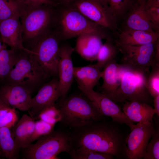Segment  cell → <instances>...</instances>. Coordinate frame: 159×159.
Returning <instances> with one entry per match:
<instances>
[{
    "label": "cell",
    "instance_id": "obj_39",
    "mask_svg": "<svg viewBox=\"0 0 159 159\" xmlns=\"http://www.w3.org/2000/svg\"><path fill=\"white\" fill-rule=\"evenodd\" d=\"M74 0H52L55 5H67Z\"/></svg>",
    "mask_w": 159,
    "mask_h": 159
},
{
    "label": "cell",
    "instance_id": "obj_38",
    "mask_svg": "<svg viewBox=\"0 0 159 159\" xmlns=\"http://www.w3.org/2000/svg\"><path fill=\"white\" fill-rule=\"evenodd\" d=\"M153 105L155 114L159 115V95L153 98Z\"/></svg>",
    "mask_w": 159,
    "mask_h": 159
},
{
    "label": "cell",
    "instance_id": "obj_40",
    "mask_svg": "<svg viewBox=\"0 0 159 159\" xmlns=\"http://www.w3.org/2000/svg\"><path fill=\"white\" fill-rule=\"evenodd\" d=\"M135 2H145L147 1L148 0H135Z\"/></svg>",
    "mask_w": 159,
    "mask_h": 159
},
{
    "label": "cell",
    "instance_id": "obj_10",
    "mask_svg": "<svg viewBox=\"0 0 159 159\" xmlns=\"http://www.w3.org/2000/svg\"><path fill=\"white\" fill-rule=\"evenodd\" d=\"M156 41L138 46L123 44L115 41V44L122 55V64L148 72L151 67L155 63V50Z\"/></svg>",
    "mask_w": 159,
    "mask_h": 159
},
{
    "label": "cell",
    "instance_id": "obj_23",
    "mask_svg": "<svg viewBox=\"0 0 159 159\" xmlns=\"http://www.w3.org/2000/svg\"><path fill=\"white\" fill-rule=\"evenodd\" d=\"M102 74V71L95 64L74 67V77L77 82L78 87L93 90L98 83Z\"/></svg>",
    "mask_w": 159,
    "mask_h": 159
},
{
    "label": "cell",
    "instance_id": "obj_4",
    "mask_svg": "<svg viewBox=\"0 0 159 159\" xmlns=\"http://www.w3.org/2000/svg\"><path fill=\"white\" fill-rule=\"evenodd\" d=\"M50 78L39 66L30 50H22L18 52L14 66L1 84L19 86L31 94L38 91Z\"/></svg>",
    "mask_w": 159,
    "mask_h": 159
},
{
    "label": "cell",
    "instance_id": "obj_33",
    "mask_svg": "<svg viewBox=\"0 0 159 159\" xmlns=\"http://www.w3.org/2000/svg\"><path fill=\"white\" fill-rule=\"evenodd\" d=\"M145 8L148 19L155 31L159 32V0H152L148 4L145 3Z\"/></svg>",
    "mask_w": 159,
    "mask_h": 159
},
{
    "label": "cell",
    "instance_id": "obj_7",
    "mask_svg": "<svg viewBox=\"0 0 159 159\" xmlns=\"http://www.w3.org/2000/svg\"><path fill=\"white\" fill-rule=\"evenodd\" d=\"M62 41L60 34L54 25L30 50L39 66L50 77H58L59 50Z\"/></svg>",
    "mask_w": 159,
    "mask_h": 159
},
{
    "label": "cell",
    "instance_id": "obj_37",
    "mask_svg": "<svg viewBox=\"0 0 159 159\" xmlns=\"http://www.w3.org/2000/svg\"><path fill=\"white\" fill-rule=\"evenodd\" d=\"M154 59L155 63L159 64V39L157 40L156 42Z\"/></svg>",
    "mask_w": 159,
    "mask_h": 159
},
{
    "label": "cell",
    "instance_id": "obj_21",
    "mask_svg": "<svg viewBox=\"0 0 159 159\" xmlns=\"http://www.w3.org/2000/svg\"><path fill=\"white\" fill-rule=\"evenodd\" d=\"M29 115L24 114L11 128L17 147L25 149L32 143L31 139L35 125V121Z\"/></svg>",
    "mask_w": 159,
    "mask_h": 159
},
{
    "label": "cell",
    "instance_id": "obj_15",
    "mask_svg": "<svg viewBox=\"0 0 159 159\" xmlns=\"http://www.w3.org/2000/svg\"><path fill=\"white\" fill-rule=\"evenodd\" d=\"M103 39L112 40L109 34L99 32L82 34L77 37L74 50L85 60L94 61L97 60Z\"/></svg>",
    "mask_w": 159,
    "mask_h": 159
},
{
    "label": "cell",
    "instance_id": "obj_45",
    "mask_svg": "<svg viewBox=\"0 0 159 159\" xmlns=\"http://www.w3.org/2000/svg\"></svg>",
    "mask_w": 159,
    "mask_h": 159
},
{
    "label": "cell",
    "instance_id": "obj_32",
    "mask_svg": "<svg viewBox=\"0 0 159 159\" xmlns=\"http://www.w3.org/2000/svg\"><path fill=\"white\" fill-rule=\"evenodd\" d=\"M62 117L55 104L44 109L38 115L37 119L41 120L47 123L54 125L60 121Z\"/></svg>",
    "mask_w": 159,
    "mask_h": 159
},
{
    "label": "cell",
    "instance_id": "obj_22",
    "mask_svg": "<svg viewBox=\"0 0 159 159\" xmlns=\"http://www.w3.org/2000/svg\"><path fill=\"white\" fill-rule=\"evenodd\" d=\"M124 102L123 112L131 121L143 124L153 122L155 112L151 105L138 101Z\"/></svg>",
    "mask_w": 159,
    "mask_h": 159
},
{
    "label": "cell",
    "instance_id": "obj_30",
    "mask_svg": "<svg viewBox=\"0 0 159 159\" xmlns=\"http://www.w3.org/2000/svg\"><path fill=\"white\" fill-rule=\"evenodd\" d=\"M147 76L148 90L153 98L159 95V64H154Z\"/></svg>",
    "mask_w": 159,
    "mask_h": 159
},
{
    "label": "cell",
    "instance_id": "obj_18",
    "mask_svg": "<svg viewBox=\"0 0 159 159\" xmlns=\"http://www.w3.org/2000/svg\"><path fill=\"white\" fill-rule=\"evenodd\" d=\"M125 67L114 59L106 65L102 71L103 82L101 93L113 101Z\"/></svg>",
    "mask_w": 159,
    "mask_h": 159
},
{
    "label": "cell",
    "instance_id": "obj_19",
    "mask_svg": "<svg viewBox=\"0 0 159 159\" xmlns=\"http://www.w3.org/2000/svg\"><path fill=\"white\" fill-rule=\"evenodd\" d=\"M145 3L138 2L134 3L124 17L123 28L155 31L147 16Z\"/></svg>",
    "mask_w": 159,
    "mask_h": 159
},
{
    "label": "cell",
    "instance_id": "obj_29",
    "mask_svg": "<svg viewBox=\"0 0 159 159\" xmlns=\"http://www.w3.org/2000/svg\"><path fill=\"white\" fill-rule=\"evenodd\" d=\"M18 117L16 109L5 103L0 97V128H11L17 122Z\"/></svg>",
    "mask_w": 159,
    "mask_h": 159
},
{
    "label": "cell",
    "instance_id": "obj_31",
    "mask_svg": "<svg viewBox=\"0 0 159 159\" xmlns=\"http://www.w3.org/2000/svg\"><path fill=\"white\" fill-rule=\"evenodd\" d=\"M118 19L124 17L133 4L134 0H105Z\"/></svg>",
    "mask_w": 159,
    "mask_h": 159
},
{
    "label": "cell",
    "instance_id": "obj_25",
    "mask_svg": "<svg viewBox=\"0 0 159 159\" xmlns=\"http://www.w3.org/2000/svg\"><path fill=\"white\" fill-rule=\"evenodd\" d=\"M18 57V52L3 44L0 50V85L8 76L15 64Z\"/></svg>",
    "mask_w": 159,
    "mask_h": 159
},
{
    "label": "cell",
    "instance_id": "obj_13",
    "mask_svg": "<svg viewBox=\"0 0 159 159\" xmlns=\"http://www.w3.org/2000/svg\"><path fill=\"white\" fill-rule=\"evenodd\" d=\"M78 88L96 106L104 116L110 117L115 122L126 124L131 130L134 128L135 124L127 116L115 102L101 93L93 90Z\"/></svg>",
    "mask_w": 159,
    "mask_h": 159
},
{
    "label": "cell",
    "instance_id": "obj_44",
    "mask_svg": "<svg viewBox=\"0 0 159 159\" xmlns=\"http://www.w3.org/2000/svg\"><path fill=\"white\" fill-rule=\"evenodd\" d=\"M0 39H1V38H0Z\"/></svg>",
    "mask_w": 159,
    "mask_h": 159
},
{
    "label": "cell",
    "instance_id": "obj_36",
    "mask_svg": "<svg viewBox=\"0 0 159 159\" xmlns=\"http://www.w3.org/2000/svg\"><path fill=\"white\" fill-rule=\"evenodd\" d=\"M23 5L34 4L54 3L52 0H14Z\"/></svg>",
    "mask_w": 159,
    "mask_h": 159
},
{
    "label": "cell",
    "instance_id": "obj_43",
    "mask_svg": "<svg viewBox=\"0 0 159 159\" xmlns=\"http://www.w3.org/2000/svg\"><path fill=\"white\" fill-rule=\"evenodd\" d=\"M152 0H148L146 2V4H148L150 3Z\"/></svg>",
    "mask_w": 159,
    "mask_h": 159
},
{
    "label": "cell",
    "instance_id": "obj_2",
    "mask_svg": "<svg viewBox=\"0 0 159 159\" xmlns=\"http://www.w3.org/2000/svg\"><path fill=\"white\" fill-rule=\"evenodd\" d=\"M56 7L54 3L24 5L19 17L23 44L32 49L40 39L54 25Z\"/></svg>",
    "mask_w": 159,
    "mask_h": 159
},
{
    "label": "cell",
    "instance_id": "obj_14",
    "mask_svg": "<svg viewBox=\"0 0 159 159\" xmlns=\"http://www.w3.org/2000/svg\"><path fill=\"white\" fill-rule=\"evenodd\" d=\"M74 48L68 43L61 44L59 50L60 59L58 67V77L61 96H66L73 81L74 67L72 59Z\"/></svg>",
    "mask_w": 159,
    "mask_h": 159
},
{
    "label": "cell",
    "instance_id": "obj_8",
    "mask_svg": "<svg viewBox=\"0 0 159 159\" xmlns=\"http://www.w3.org/2000/svg\"><path fill=\"white\" fill-rule=\"evenodd\" d=\"M149 72L125 66L114 102L138 101L151 105L153 104V98L147 86Z\"/></svg>",
    "mask_w": 159,
    "mask_h": 159
},
{
    "label": "cell",
    "instance_id": "obj_35",
    "mask_svg": "<svg viewBox=\"0 0 159 159\" xmlns=\"http://www.w3.org/2000/svg\"><path fill=\"white\" fill-rule=\"evenodd\" d=\"M54 125L40 119L35 122L34 130L31 139L32 143L39 137L50 132L53 130Z\"/></svg>",
    "mask_w": 159,
    "mask_h": 159
},
{
    "label": "cell",
    "instance_id": "obj_12",
    "mask_svg": "<svg viewBox=\"0 0 159 159\" xmlns=\"http://www.w3.org/2000/svg\"><path fill=\"white\" fill-rule=\"evenodd\" d=\"M61 96L58 78L53 77L44 84L32 97L27 110L29 116L34 120L37 119L41 112L45 108L55 104Z\"/></svg>",
    "mask_w": 159,
    "mask_h": 159
},
{
    "label": "cell",
    "instance_id": "obj_6",
    "mask_svg": "<svg viewBox=\"0 0 159 159\" xmlns=\"http://www.w3.org/2000/svg\"><path fill=\"white\" fill-rule=\"evenodd\" d=\"M37 140L24 149L23 159H56L59 154L68 153L72 148L70 132L64 129L53 130Z\"/></svg>",
    "mask_w": 159,
    "mask_h": 159
},
{
    "label": "cell",
    "instance_id": "obj_5",
    "mask_svg": "<svg viewBox=\"0 0 159 159\" xmlns=\"http://www.w3.org/2000/svg\"><path fill=\"white\" fill-rule=\"evenodd\" d=\"M54 26L62 41L85 33L97 32L108 34L107 30L68 5H55Z\"/></svg>",
    "mask_w": 159,
    "mask_h": 159
},
{
    "label": "cell",
    "instance_id": "obj_28",
    "mask_svg": "<svg viewBox=\"0 0 159 159\" xmlns=\"http://www.w3.org/2000/svg\"><path fill=\"white\" fill-rule=\"evenodd\" d=\"M73 159H112V155L87 148H72L68 153Z\"/></svg>",
    "mask_w": 159,
    "mask_h": 159
},
{
    "label": "cell",
    "instance_id": "obj_26",
    "mask_svg": "<svg viewBox=\"0 0 159 159\" xmlns=\"http://www.w3.org/2000/svg\"><path fill=\"white\" fill-rule=\"evenodd\" d=\"M117 49L112 40H106L100 48L97 56V63L95 64L100 70L107 64L114 59L116 57Z\"/></svg>",
    "mask_w": 159,
    "mask_h": 159
},
{
    "label": "cell",
    "instance_id": "obj_41",
    "mask_svg": "<svg viewBox=\"0 0 159 159\" xmlns=\"http://www.w3.org/2000/svg\"><path fill=\"white\" fill-rule=\"evenodd\" d=\"M3 45V44L1 40L0 39V50L2 48Z\"/></svg>",
    "mask_w": 159,
    "mask_h": 159
},
{
    "label": "cell",
    "instance_id": "obj_9",
    "mask_svg": "<svg viewBox=\"0 0 159 159\" xmlns=\"http://www.w3.org/2000/svg\"><path fill=\"white\" fill-rule=\"evenodd\" d=\"M107 31L118 29V19L105 0H74L68 5Z\"/></svg>",
    "mask_w": 159,
    "mask_h": 159
},
{
    "label": "cell",
    "instance_id": "obj_3",
    "mask_svg": "<svg viewBox=\"0 0 159 159\" xmlns=\"http://www.w3.org/2000/svg\"><path fill=\"white\" fill-rule=\"evenodd\" d=\"M59 99L55 105L62 117L60 122L64 126L74 129L101 120L105 116L82 92Z\"/></svg>",
    "mask_w": 159,
    "mask_h": 159
},
{
    "label": "cell",
    "instance_id": "obj_27",
    "mask_svg": "<svg viewBox=\"0 0 159 159\" xmlns=\"http://www.w3.org/2000/svg\"><path fill=\"white\" fill-rule=\"evenodd\" d=\"M24 6L14 0H0V23L10 18H19Z\"/></svg>",
    "mask_w": 159,
    "mask_h": 159
},
{
    "label": "cell",
    "instance_id": "obj_42",
    "mask_svg": "<svg viewBox=\"0 0 159 159\" xmlns=\"http://www.w3.org/2000/svg\"><path fill=\"white\" fill-rule=\"evenodd\" d=\"M2 157V153H1V151L0 149V159H1V157Z\"/></svg>",
    "mask_w": 159,
    "mask_h": 159
},
{
    "label": "cell",
    "instance_id": "obj_24",
    "mask_svg": "<svg viewBox=\"0 0 159 159\" xmlns=\"http://www.w3.org/2000/svg\"><path fill=\"white\" fill-rule=\"evenodd\" d=\"M0 149L2 157L7 159L18 158L20 149L16 146L11 128H0Z\"/></svg>",
    "mask_w": 159,
    "mask_h": 159
},
{
    "label": "cell",
    "instance_id": "obj_16",
    "mask_svg": "<svg viewBox=\"0 0 159 159\" xmlns=\"http://www.w3.org/2000/svg\"><path fill=\"white\" fill-rule=\"evenodd\" d=\"M0 37L3 44L16 52L29 50L23 45L22 29L19 17L10 18L0 23Z\"/></svg>",
    "mask_w": 159,
    "mask_h": 159
},
{
    "label": "cell",
    "instance_id": "obj_11",
    "mask_svg": "<svg viewBox=\"0 0 159 159\" xmlns=\"http://www.w3.org/2000/svg\"><path fill=\"white\" fill-rule=\"evenodd\" d=\"M156 130L153 122L135 125L127 137L126 158L143 159L147 144Z\"/></svg>",
    "mask_w": 159,
    "mask_h": 159
},
{
    "label": "cell",
    "instance_id": "obj_17",
    "mask_svg": "<svg viewBox=\"0 0 159 159\" xmlns=\"http://www.w3.org/2000/svg\"><path fill=\"white\" fill-rule=\"evenodd\" d=\"M0 97L9 106L21 111H27L32 97L31 94L18 85H0Z\"/></svg>",
    "mask_w": 159,
    "mask_h": 159
},
{
    "label": "cell",
    "instance_id": "obj_1",
    "mask_svg": "<svg viewBox=\"0 0 159 159\" xmlns=\"http://www.w3.org/2000/svg\"><path fill=\"white\" fill-rule=\"evenodd\" d=\"M95 121L70 132L72 148H81L109 154L119 158H126L128 136L113 120Z\"/></svg>",
    "mask_w": 159,
    "mask_h": 159
},
{
    "label": "cell",
    "instance_id": "obj_20",
    "mask_svg": "<svg viewBox=\"0 0 159 159\" xmlns=\"http://www.w3.org/2000/svg\"><path fill=\"white\" fill-rule=\"evenodd\" d=\"M117 34L115 42L129 45H144L155 42L159 39V32L154 31L123 28Z\"/></svg>",
    "mask_w": 159,
    "mask_h": 159
},
{
    "label": "cell",
    "instance_id": "obj_34",
    "mask_svg": "<svg viewBox=\"0 0 159 159\" xmlns=\"http://www.w3.org/2000/svg\"><path fill=\"white\" fill-rule=\"evenodd\" d=\"M143 159H159V131L156 129L155 133L148 143Z\"/></svg>",
    "mask_w": 159,
    "mask_h": 159
}]
</instances>
